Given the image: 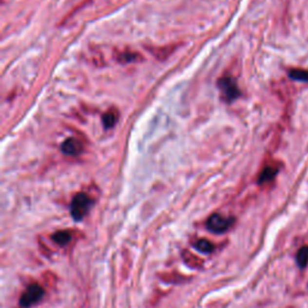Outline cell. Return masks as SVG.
I'll return each instance as SVG.
<instances>
[{
  "label": "cell",
  "instance_id": "obj_10",
  "mask_svg": "<svg viewBox=\"0 0 308 308\" xmlns=\"http://www.w3.org/2000/svg\"><path fill=\"white\" fill-rule=\"evenodd\" d=\"M192 247L196 250L201 251V253L210 254L214 250L215 246L212 242H210L209 240H206V238H199V240H196L192 243Z\"/></svg>",
  "mask_w": 308,
  "mask_h": 308
},
{
  "label": "cell",
  "instance_id": "obj_13",
  "mask_svg": "<svg viewBox=\"0 0 308 308\" xmlns=\"http://www.w3.org/2000/svg\"><path fill=\"white\" fill-rule=\"evenodd\" d=\"M118 60L120 63H130V61H136V60H140L141 56L136 52H122L118 55Z\"/></svg>",
  "mask_w": 308,
  "mask_h": 308
},
{
  "label": "cell",
  "instance_id": "obj_11",
  "mask_svg": "<svg viewBox=\"0 0 308 308\" xmlns=\"http://www.w3.org/2000/svg\"><path fill=\"white\" fill-rule=\"evenodd\" d=\"M288 74L290 78L295 81L308 82V70L305 69H290Z\"/></svg>",
  "mask_w": 308,
  "mask_h": 308
},
{
  "label": "cell",
  "instance_id": "obj_2",
  "mask_svg": "<svg viewBox=\"0 0 308 308\" xmlns=\"http://www.w3.org/2000/svg\"><path fill=\"white\" fill-rule=\"evenodd\" d=\"M45 296V290L38 283H32L23 291L19 297V306L22 308H30L38 304Z\"/></svg>",
  "mask_w": 308,
  "mask_h": 308
},
{
  "label": "cell",
  "instance_id": "obj_1",
  "mask_svg": "<svg viewBox=\"0 0 308 308\" xmlns=\"http://www.w3.org/2000/svg\"><path fill=\"white\" fill-rule=\"evenodd\" d=\"M93 199L86 192H78L74 196L70 204V214L76 222H81L93 206Z\"/></svg>",
  "mask_w": 308,
  "mask_h": 308
},
{
  "label": "cell",
  "instance_id": "obj_9",
  "mask_svg": "<svg viewBox=\"0 0 308 308\" xmlns=\"http://www.w3.org/2000/svg\"><path fill=\"white\" fill-rule=\"evenodd\" d=\"M101 120L105 129H111V128L115 127L118 120V111L116 109L109 110V111L102 115Z\"/></svg>",
  "mask_w": 308,
  "mask_h": 308
},
{
  "label": "cell",
  "instance_id": "obj_8",
  "mask_svg": "<svg viewBox=\"0 0 308 308\" xmlns=\"http://www.w3.org/2000/svg\"><path fill=\"white\" fill-rule=\"evenodd\" d=\"M52 241L60 247H65L73 241V232L69 230L56 231L52 235Z\"/></svg>",
  "mask_w": 308,
  "mask_h": 308
},
{
  "label": "cell",
  "instance_id": "obj_4",
  "mask_svg": "<svg viewBox=\"0 0 308 308\" xmlns=\"http://www.w3.org/2000/svg\"><path fill=\"white\" fill-rule=\"evenodd\" d=\"M235 219L231 217H225L220 213H214L210 215L206 222V228L213 233H223L232 227Z\"/></svg>",
  "mask_w": 308,
  "mask_h": 308
},
{
  "label": "cell",
  "instance_id": "obj_5",
  "mask_svg": "<svg viewBox=\"0 0 308 308\" xmlns=\"http://www.w3.org/2000/svg\"><path fill=\"white\" fill-rule=\"evenodd\" d=\"M60 150L65 155L76 156L83 151V142L77 137H69L61 143Z\"/></svg>",
  "mask_w": 308,
  "mask_h": 308
},
{
  "label": "cell",
  "instance_id": "obj_7",
  "mask_svg": "<svg viewBox=\"0 0 308 308\" xmlns=\"http://www.w3.org/2000/svg\"><path fill=\"white\" fill-rule=\"evenodd\" d=\"M182 259H183V263L186 264L188 268H192V269H202L204 268V261H202V259H200L199 256L195 255L194 253H192L191 250H182Z\"/></svg>",
  "mask_w": 308,
  "mask_h": 308
},
{
  "label": "cell",
  "instance_id": "obj_6",
  "mask_svg": "<svg viewBox=\"0 0 308 308\" xmlns=\"http://www.w3.org/2000/svg\"><path fill=\"white\" fill-rule=\"evenodd\" d=\"M278 166L274 165V164H268V165L261 170L260 174H259V184H266L269 183V182L273 181L274 177L278 173Z\"/></svg>",
  "mask_w": 308,
  "mask_h": 308
},
{
  "label": "cell",
  "instance_id": "obj_12",
  "mask_svg": "<svg viewBox=\"0 0 308 308\" xmlns=\"http://www.w3.org/2000/svg\"><path fill=\"white\" fill-rule=\"evenodd\" d=\"M296 263L301 269L306 268L308 265V246L300 248L296 254Z\"/></svg>",
  "mask_w": 308,
  "mask_h": 308
},
{
  "label": "cell",
  "instance_id": "obj_3",
  "mask_svg": "<svg viewBox=\"0 0 308 308\" xmlns=\"http://www.w3.org/2000/svg\"><path fill=\"white\" fill-rule=\"evenodd\" d=\"M218 88L220 91V97L225 102H231L240 96L241 92L235 79L230 76L222 77L218 79Z\"/></svg>",
  "mask_w": 308,
  "mask_h": 308
}]
</instances>
